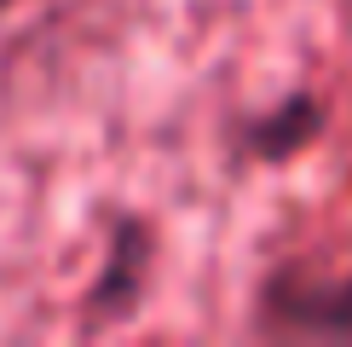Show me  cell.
I'll return each mask as SVG.
<instances>
[{"label":"cell","mask_w":352,"mask_h":347,"mask_svg":"<svg viewBox=\"0 0 352 347\" xmlns=\"http://www.w3.org/2000/svg\"><path fill=\"white\" fill-rule=\"evenodd\" d=\"M156 266H162V238L156 220L139 209H122L104 220V260H98L93 284L81 295V336H110V330L133 324L151 301Z\"/></svg>","instance_id":"2"},{"label":"cell","mask_w":352,"mask_h":347,"mask_svg":"<svg viewBox=\"0 0 352 347\" xmlns=\"http://www.w3.org/2000/svg\"><path fill=\"white\" fill-rule=\"evenodd\" d=\"M248 330L266 341H352V272L283 260L254 284Z\"/></svg>","instance_id":"1"},{"label":"cell","mask_w":352,"mask_h":347,"mask_svg":"<svg viewBox=\"0 0 352 347\" xmlns=\"http://www.w3.org/2000/svg\"><path fill=\"white\" fill-rule=\"evenodd\" d=\"M12 6H23V0H0V12H12Z\"/></svg>","instance_id":"4"},{"label":"cell","mask_w":352,"mask_h":347,"mask_svg":"<svg viewBox=\"0 0 352 347\" xmlns=\"http://www.w3.org/2000/svg\"><path fill=\"white\" fill-rule=\"evenodd\" d=\"M329 127V105L312 93V87H295V93H283L277 105L254 110L237 122V156H248V162H295L300 151H312L318 139H324Z\"/></svg>","instance_id":"3"}]
</instances>
